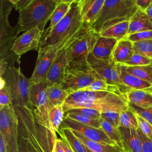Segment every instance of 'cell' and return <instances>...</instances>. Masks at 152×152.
<instances>
[{
  "mask_svg": "<svg viewBox=\"0 0 152 152\" xmlns=\"http://www.w3.org/2000/svg\"><path fill=\"white\" fill-rule=\"evenodd\" d=\"M14 107L18 118L19 136L28 140L37 152H52L58 138L39 112L32 106Z\"/></svg>",
  "mask_w": 152,
  "mask_h": 152,
  "instance_id": "6da1fadb",
  "label": "cell"
},
{
  "mask_svg": "<svg viewBox=\"0 0 152 152\" xmlns=\"http://www.w3.org/2000/svg\"><path fill=\"white\" fill-rule=\"evenodd\" d=\"M77 107H88L100 113L121 112L129 108L126 94L112 91H78L69 95L63 104L64 112Z\"/></svg>",
  "mask_w": 152,
  "mask_h": 152,
  "instance_id": "7a4b0ae2",
  "label": "cell"
},
{
  "mask_svg": "<svg viewBox=\"0 0 152 152\" xmlns=\"http://www.w3.org/2000/svg\"><path fill=\"white\" fill-rule=\"evenodd\" d=\"M86 26L81 14L80 1L74 0L71 9L65 17L51 30H44L39 49L53 46L69 38Z\"/></svg>",
  "mask_w": 152,
  "mask_h": 152,
  "instance_id": "3957f363",
  "label": "cell"
},
{
  "mask_svg": "<svg viewBox=\"0 0 152 152\" xmlns=\"http://www.w3.org/2000/svg\"><path fill=\"white\" fill-rule=\"evenodd\" d=\"M59 1L31 0L25 8L18 12L19 17L17 24L18 32H25L36 27L43 32Z\"/></svg>",
  "mask_w": 152,
  "mask_h": 152,
  "instance_id": "277c9868",
  "label": "cell"
},
{
  "mask_svg": "<svg viewBox=\"0 0 152 152\" xmlns=\"http://www.w3.org/2000/svg\"><path fill=\"white\" fill-rule=\"evenodd\" d=\"M137 10L135 0H104L98 18L91 28L99 34L115 24L129 20Z\"/></svg>",
  "mask_w": 152,
  "mask_h": 152,
  "instance_id": "5b68a950",
  "label": "cell"
},
{
  "mask_svg": "<svg viewBox=\"0 0 152 152\" xmlns=\"http://www.w3.org/2000/svg\"><path fill=\"white\" fill-rule=\"evenodd\" d=\"M13 8L10 0H0V59L8 62L9 66L20 62V58L11 52L12 46L19 33L17 25L11 26L9 15Z\"/></svg>",
  "mask_w": 152,
  "mask_h": 152,
  "instance_id": "8992f818",
  "label": "cell"
},
{
  "mask_svg": "<svg viewBox=\"0 0 152 152\" xmlns=\"http://www.w3.org/2000/svg\"><path fill=\"white\" fill-rule=\"evenodd\" d=\"M90 28L86 26L71 37L62 40L53 46L40 49L38 50L35 68L31 77L29 78L30 84H33L46 81V77L49 70L61 50L77 37L88 31Z\"/></svg>",
  "mask_w": 152,
  "mask_h": 152,
  "instance_id": "52a82bcc",
  "label": "cell"
},
{
  "mask_svg": "<svg viewBox=\"0 0 152 152\" xmlns=\"http://www.w3.org/2000/svg\"><path fill=\"white\" fill-rule=\"evenodd\" d=\"M14 107H30L29 94L31 84L29 78H26L19 68L9 66L2 77Z\"/></svg>",
  "mask_w": 152,
  "mask_h": 152,
  "instance_id": "ba28073f",
  "label": "cell"
},
{
  "mask_svg": "<svg viewBox=\"0 0 152 152\" xmlns=\"http://www.w3.org/2000/svg\"><path fill=\"white\" fill-rule=\"evenodd\" d=\"M0 136L7 152H18V122L13 106L0 107Z\"/></svg>",
  "mask_w": 152,
  "mask_h": 152,
  "instance_id": "9c48e42d",
  "label": "cell"
},
{
  "mask_svg": "<svg viewBox=\"0 0 152 152\" xmlns=\"http://www.w3.org/2000/svg\"><path fill=\"white\" fill-rule=\"evenodd\" d=\"M97 78H102L88 65L68 66L61 86L70 94L87 88Z\"/></svg>",
  "mask_w": 152,
  "mask_h": 152,
  "instance_id": "30bf717a",
  "label": "cell"
},
{
  "mask_svg": "<svg viewBox=\"0 0 152 152\" xmlns=\"http://www.w3.org/2000/svg\"><path fill=\"white\" fill-rule=\"evenodd\" d=\"M99 34L90 28L77 39L71 46L68 66H87L88 58L91 53Z\"/></svg>",
  "mask_w": 152,
  "mask_h": 152,
  "instance_id": "8fae6325",
  "label": "cell"
},
{
  "mask_svg": "<svg viewBox=\"0 0 152 152\" xmlns=\"http://www.w3.org/2000/svg\"><path fill=\"white\" fill-rule=\"evenodd\" d=\"M88 66L109 84L118 87L121 93L126 94L131 89L125 86L119 78L118 64L113 59L103 60L94 58L91 54L88 58Z\"/></svg>",
  "mask_w": 152,
  "mask_h": 152,
  "instance_id": "7c38bea8",
  "label": "cell"
},
{
  "mask_svg": "<svg viewBox=\"0 0 152 152\" xmlns=\"http://www.w3.org/2000/svg\"><path fill=\"white\" fill-rule=\"evenodd\" d=\"M48 86L46 81L31 84L29 103L30 106L35 108L39 112L47 125L52 128L49 118V112L51 107L47 96Z\"/></svg>",
  "mask_w": 152,
  "mask_h": 152,
  "instance_id": "4fadbf2b",
  "label": "cell"
},
{
  "mask_svg": "<svg viewBox=\"0 0 152 152\" xmlns=\"http://www.w3.org/2000/svg\"><path fill=\"white\" fill-rule=\"evenodd\" d=\"M43 31L38 27L25 31L15 40L11 52L17 57L30 50H39Z\"/></svg>",
  "mask_w": 152,
  "mask_h": 152,
  "instance_id": "5bb4252c",
  "label": "cell"
},
{
  "mask_svg": "<svg viewBox=\"0 0 152 152\" xmlns=\"http://www.w3.org/2000/svg\"><path fill=\"white\" fill-rule=\"evenodd\" d=\"M80 36L63 48L52 63L46 77V81L48 85L61 84L65 71L69 63L71 46Z\"/></svg>",
  "mask_w": 152,
  "mask_h": 152,
  "instance_id": "9a60e30c",
  "label": "cell"
},
{
  "mask_svg": "<svg viewBox=\"0 0 152 152\" xmlns=\"http://www.w3.org/2000/svg\"><path fill=\"white\" fill-rule=\"evenodd\" d=\"M61 127L68 128L82 134L86 138L103 144L116 145L110 140L101 128H96L79 123L75 121L65 117Z\"/></svg>",
  "mask_w": 152,
  "mask_h": 152,
  "instance_id": "2e32d148",
  "label": "cell"
},
{
  "mask_svg": "<svg viewBox=\"0 0 152 152\" xmlns=\"http://www.w3.org/2000/svg\"><path fill=\"white\" fill-rule=\"evenodd\" d=\"M84 23L91 27L96 21L103 7L104 0H79Z\"/></svg>",
  "mask_w": 152,
  "mask_h": 152,
  "instance_id": "e0dca14e",
  "label": "cell"
},
{
  "mask_svg": "<svg viewBox=\"0 0 152 152\" xmlns=\"http://www.w3.org/2000/svg\"><path fill=\"white\" fill-rule=\"evenodd\" d=\"M124 152H143L142 142L137 129L119 127Z\"/></svg>",
  "mask_w": 152,
  "mask_h": 152,
  "instance_id": "ac0fdd59",
  "label": "cell"
},
{
  "mask_svg": "<svg viewBox=\"0 0 152 152\" xmlns=\"http://www.w3.org/2000/svg\"><path fill=\"white\" fill-rule=\"evenodd\" d=\"M118 40L100 36L98 37L91 55L99 59H112V53Z\"/></svg>",
  "mask_w": 152,
  "mask_h": 152,
  "instance_id": "d6986e66",
  "label": "cell"
},
{
  "mask_svg": "<svg viewBox=\"0 0 152 152\" xmlns=\"http://www.w3.org/2000/svg\"><path fill=\"white\" fill-rule=\"evenodd\" d=\"M152 30V21L144 11L139 8L134 12L129 20L128 35L134 33Z\"/></svg>",
  "mask_w": 152,
  "mask_h": 152,
  "instance_id": "ffe728a7",
  "label": "cell"
},
{
  "mask_svg": "<svg viewBox=\"0 0 152 152\" xmlns=\"http://www.w3.org/2000/svg\"><path fill=\"white\" fill-rule=\"evenodd\" d=\"M129 103L143 109L152 107V89L130 90L126 94Z\"/></svg>",
  "mask_w": 152,
  "mask_h": 152,
  "instance_id": "44dd1931",
  "label": "cell"
},
{
  "mask_svg": "<svg viewBox=\"0 0 152 152\" xmlns=\"http://www.w3.org/2000/svg\"><path fill=\"white\" fill-rule=\"evenodd\" d=\"M134 53V43L125 38L118 42L112 53V59L117 64H124Z\"/></svg>",
  "mask_w": 152,
  "mask_h": 152,
  "instance_id": "7402d4cb",
  "label": "cell"
},
{
  "mask_svg": "<svg viewBox=\"0 0 152 152\" xmlns=\"http://www.w3.org/2000/svg\"><path fill=\"white\" fill-rule=\"evenodd\" d=\"M118 68L121 81L128 88L131 90H140L152 87L151 84L128 73L122 65L118 64Z\"/></svg>",
  "mask_w": 152,
  "mask_h": 152,
  "instance_id": "603a6c76",
  "label": "cell"
},
{
  "mask_svg": "<svg viewBox=\"0 0 152 152\" xmlns=\"http://www.w3.org/2000/svg\"><path fill=\"white\" fill-rule=\"evenodd\" d=\"M73 133L83 142L84 145L93 152H123L122 149L118 145H110L90 140L80 133L71 130Z\"/></svg>",
  "mask_w": 152,
  "mask_h": 152,
  "instance_id": "cb8c5ba5",
  "label": "cell"
},
{
  "mask_svg": "<svg viewBox=\"0 0 152 152\" xmlns=\"http://www.w3.org/2000/svg\"><path fill=\"white\" fill-rule=\"evenodd\" d=\"M46 91L48 102L51 107L63 105L69 95V93L59 84L48 85Z\"/></svg>",
  "mask_w": 152,
  "mask_h": 152,
  "instance_id": "d4e9b609",
  "label": "cell"
},
{
  "mask_svg": "<svg viewBox=\"0 0 152 152\" xmlns=\"http://www.w3.org/2000/svg\"><path fill=\"white\" fill-rule=\"evenodd\" d=\"M74 0H59L50 18L49 26L46 30H51L69 11Z\"/></svg>",
  "mask_w": 152,
  "mask_h": 152,
  "instance_id": "484cf974",
  "label": "cell"
},
{
  "mask_svg": "<svg viewBox=\"0 0 152 152\" xmlns=\"http://www.w3.org/2000/svg\"><path fill=\"white\" fill-rule=\"evenodd\" d=\"M128 29L129 20H126L103 30L99 34L101 36L115 39L119 41L127 37Z\"/></svg>",
  "mask_w": 152,
  "mask_h": 152,
  "instance_id": "4316f807",
  "label": "cell"
},
{
  "mask_svg": "<svg viewBox=\"0 0 152 152\" xmlns=\"http://www.w3.org/2000/svg\"><path fill=\"white\" fill-rule=\"evenodd\" d=\"M58 133L61 138L64 140L74 152H87V148L70 129L61 127Z\"/></svg>",
  "mask_w": 152,
  "mask_h": 152,
  "instance_id": "83f0119b",
  "label": "cell"
},
{
  "mask_svg": "<svg viewBox=\"0 0 152 152\" xmlns=\"http://www.w3.org/2000/svg\"><path fill=\"white\" fill-rule=\"evenodd\" d=\"M129 74L152 84V65L126 66L122 65Z\"/></svg>",
  "mask_w": 152,
  "mask_h": 152,
  "instance_id": "f1b7e54d",
  "label": "cell"
},
{
  "mask_svg": "<svg viewBox=\"0 0 152 152\" xmlns=\"http://www.w3.org/2000/svg\"><path fill=\"white\" fill-rule=\"evenodd\" d=\"M100 128L105 132L109 138L122 148V139L119 128L102 118L100 119Z\"/></svg>",
  "mask_w": 152,
  "mask_h": 152,
  "instance_id": "f546056e",
  "label": "cell"
},
{
  "mask_svg": "<svg viewBox=\"0 0 152 152\" xmlns=\"http://www.w3.org/2000/svg\"><path fill=\"white\" fill-rule=\"evenodd\" d=\"M49 118L52 129L58 133L65 118L63 105L51 107L49 112Z\"/></svg>",
  "mask_w": 152,
  "mask_h": 152,
  "instance_id": "4dcf8cb0",
  "label": "cell"
},
{
  "mask_svg": "<svg viewBox=\"0 0 152 152\" xmlns=\"http://www.w3.org/2000/svg\"><path fill=\"white\" fill-rule=\"evenodd\" d=\"M119 127L138 128V124L135 113L130 108L120 112Z\"/></svg>",
  "mask_w": 152,
  "mask_h": 152,
  "instance_id": "1f68e13d",
  "label": "cell"
},
{
  "mask_svg": "<svg viewBox=\"0 0 152 152\" xmlns=\"http://www.w3.org/2000/svg\"><path fill=\"white\" fill-rule=\"evenodd\" d=\"M80 91H112L121 93L119 88L118 87L109 84L102 78H97L88 87Z\"/></svg>",
  "mask_w": 152,
  "mask_h": 152,
  "instance_id": "d6a6232c",
  "label": "cell"
},
{
  "mask_svg": "<svg viewBox=\"0 0 152 152\" xmlns=\"http://www.w3.org/2000/svg\"><path fill=\"white\" fill-rule=\"evenodd\" d=\"M65 117L71 119H72L86 125H88L96 128H100V119H92L86 116H84L83 115L71 112H65Z\"/></svg>",
  "mask_w": 152,
  "mask_h": 152,
  "instance_id": "836d02e7",
  "label": "cell"
},
{
  "mask_svg": "<svg viewBox=\"0 0 152 152\" xmlns=\"http://www.w3.org/2000/svg\"><path fill=\"white\" fill-rule=\"evenodd\" d=\"M133 43L134 52L152 59V39L139 41Z\"/></svg>",
  "mask_w": 152,
  "mask_h": 152,
  "instance_id": "e575fe53",
  "label": "cell"
},
{
  "mask_svg": "<svg viewBox=\"0 0 152 152\" xmlns=\"http://www.w3.org/2000/svg\"><path fill=\"white\" fill-rule=\"evenodd\" d=\"M126 66H148L152 65V59L134 52L132 57L124 64Z\"/></svg>",
  "mask_w": 152,
  "mask_h": 152,
  "instance_id": "d590c367",
  "label": "cell"
},
{
  "mask_svg": "<svg viewBox=\"0 0 152 152\" xmlns=\"http://www.w3.org/2000/svg\"><path fill=\"white\" fill-rule=\"evenodd\" d=\"M129 108L152 125V107L143 109L129 103Z\"/></svg>",
  "mask_w": 152,
  "mask_h": 152,
  "instance_id": "8d00e7d4",
  "label": "cell"
},
{
  "mask_svg": "<svg viewBox=\"0 0 152 152\" xmlns=\"http://www.w3.org/2000/svg\"><path fill=\"white\" fill-rule=\"evenodd\" d=\"M68 112L79 113L95 119H100L101 118V113L99 111L88 107H77L72 109Z\"/></svg>",
  "mask_w": 152,
  "mask_h": 152,
  "instance_id": "74e56055",
  "label": "cell"
},
{
  "mask_svg": "<svg viewBox=\"0 0 152 152\" xmlns=\"http://www.w3.org/2000/svg\"><path fill=\"white\" fill-rule=\"evenodd\" d=\"M135 115L138 124V129L147 138L152 140V125L137 114L135 113Z\"/></svg>",
  "mask_w": 152,
  "mask_h": 152,
  "instance_id": "f35d334b",
  "label": "cell"
},
{
  "mask_svg": "<svg viewBox=\"0 0 152 152\" xmlns=\"http://www.w3.org/2000/svg\"><path fill=\"white\" fill-rule=\"evenodd\" d=\"M119 116L120 112L116 111H107L105 112L101 113V118L103 119H104L115 126L119 127Z\"/></svg>",
  "mask_w": 152,
  "mask_h": 152,
  "instance_id": "ab89813d",
  "label": "cell"
},
{
  "mask_svg": "<svg viewBox=\"0 0 152 152\" xmlns=\"http://www.w3.org/2000/svg\"><path fill=\"white\" fill-rule=\"evenodd\" d=\"M126 39H128L132 43L137 42L139 41L145 40L152 39V30L151 31H145L134 33L132 34L128 35Z\"/></svg>",
  "mask_w": 152,
  "mask_h": 152,
  "instance_id": "60d3db41",
  "label": "cell"
},
{
  "mask_svg": "<svg viewBox=\"0 0 152 152\" xmlns=\"http://www.w3.org/2000/svg\"><path fill=\"white\" fill-rule=\"evenodd\" d=\"M11 105V97L7 87L5 86L3 88H0V107Z\"/></svg>",
  "mask_w": 152,
  "mask_h": 152,
  "instance_id": "b9f144b4",
  "label": "cell"
},
{
  "mask_svg": "<svg viewBox=\"0 0 152 152\" xmlns=\"http://www.w3.org/2000/svg\"><path fill=\"white\" fill-rule=\"evenodd\" d=\"M18 152H37L32 146L31 143L19 136L18 139Z\"/></svg>",
  "mask_w": 152,
  "mask_h": 152,
  "instance_id": "7bdbcfd3",
  "label": "cell"
},
{
  "mask_svg": "<svg viewBox=\"0 0 152 152\" xmlns=\"http://www.w3.org/2000/svg\"><path fill=\"white\" fill-rule=\"evenodd\" d=\"M137 131L142 142L143 152H152V140L144 135L138 128Z\"/></svg>",
  "mask_w": 152,
  "mask_h": 152,
  "instance_id": "ee69618b",
  "label": "cell"
},
{
  "mask_svg": "<svg viewBox=\"0 0 152 152\" xmlns=\"http://www.w3.org/2000/svg\"><path fill=\"white\" fill-rule=\"evenodd\" d=\"M13 7L18 12L25 8L31 1V0H10Z\"/></svg>",
  "mask_w": 152,
  "mask_h": 152,
  "instance_id": "f6af8a7d",
  "label": "cell"
},
{
  "mask_svg": "<svg viewBox=\"0 0 152 152\" xmlns=\"http://www.w3.org/2000/svg\"><path fill=\"white\" fill-rule=\"evenodd\" d=\"M151 0H135V4L138 8L145 11L150 6Z\"/></svg>",
  "mask_w": 152,
  "mask_h": 152,
  "instance_id": "bcb514c9",
  "label": "cell"
},
{
  "mask_svg": "<svg viewBox=\"0 0 152 152\" xmlns=\"http://www.w3.org/2000/svg\"><path fill=\"white\" fill-rule=\"evenodd\" d=\"M52 152H65L61 145V138H58L56 140L55 144L54 145V147Z\"/></svg>",
  "mask_w": 152,
  "mask_h": 152,
  "instance_id": "7dc6e473",
  "label": "cell"
},
{
  "mask_svg": "<svg viewBox=\"0 0 152 152\" xmlns=\"http://www.w3.org/2000/svg\"><path fill=\"white\" fill-rule=\"evenodd\" d=\"M9 66V64L4 59H0V77H2Z\"/></svg>",
  "mask_w": 152,
  "mask_h": 152,
  "instance_id": "c3c4849f",
  "label": "cell"
},
{
  "mask_svg": "<svg viewBox=\"0 0 152 152\" xmlns=\"http://www.w3.org/2000/svg\"><path fill=\"white\" fill-rule=\"evenodd\" d=\"M61 145L65 152H74V150L71 148V147L69 145V144L64 140L62 138H61Z\"/></svg>",
  "mask_w": 152,
  "mask_h": 152,
  "instance_id": "681fc988",
  "label": "cell"
},
{
  "mask_svg": "<svg viewBox=\"0 0 152 152\" xmlns=\"http://www.w3.org/2000/svg\"><path fill=\"white\" fill-rule=\"evenodd\" d=\"M0 152H7L4 141L1 136H0Z\"/></svg>",
  "mask_w": 152,
  "mask_h": 152,
  "instance_id": "f907efd6",
  "label": "cell"
},
{
  "mask_svg": "<svg viewBox=\"0 0 152 152\" xmlns=\"http://www.w3.org/2000/svg\"><path fill=\"white\" fill-rule=\"evenodd\" d=\"M145 12L148 15L149 18L152 21V4H151L150 6L147 8V10L145 11Z\"/></svg>",
  "mask_w": 152,
  "mask_h": 152,
  "instance_id": "816d5d0a",
  "label": "cell"
},
{
  "mask_svg": "<svg viewBox=\"0 0 152 152\" xmlns=\"http://www.w3.org/2000/svg\"><path fill=\"white\" fill-rule=\"evenodd\" d=\"M87 152H93V151H90V150H88V148H87Z\"/></svg>",
  "mask_w": 152,
  "mask_h": 152,
  "instance_id": "f5cc1de1",
  "label": "cell"
},
{
  "mask_svg": "<svg viewBox=\"0 0 152 152\" xmlns=\"http://www.w3.org/2000/svg\"><path fill=\"white\" fill-rule=\"evenodd\" d=\"M151 89H152V87H151Z\"/></svg>",
  "mask_w": 152,
  "mask_h": 152,
  "instance_id": "db71d44e",
  "label": "cell"
},
{
  "mask_svg": "<svg viewBox=\"0 0 152 152\" xmlns=\"http://www.w3.org/2000/svg\"><path fill=\"white\" fill-rule=\"evenodd\" d=\"M123 152H124V151H123Z\"/></svg>",
  "mask_w": 152,
  "mask_h": 152,
  "instance_id": "11a10c76",
  "label": "cell"
}]
</instances>
